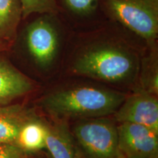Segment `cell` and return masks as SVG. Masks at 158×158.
Returning a JSON list of instances; mask_svg holds the SVG:
<instances>
[{"label": "cell", "mask_w": 158, "mask_h": 158, "mask_svg": "<svg viewBox=\"0 0 158 158\" xmlns=\"http://www.w3.org/2000/svg\"><path fill=\"white\" fill-rule=\"evenodd\" d=\"M0 158H28L27 153L13 143H0Z\"/></svg>", "instance_id": "15"}, {"label": "cell", "mask_w": 158, "mask_h": 158, "mask_svg": "<svg viewBox=\"0 0 158 158\" xmlns=\"http://www.w3.org/2000/svg\"><path fill=\"white\" fill-rule=\"evenodd\" d=\"M106 10L130 30L154 45L158 35V0H103Z\"/></svg>", "instance_id": "3"}, {"label": "cell", "mask_w": 158, "mask_h": 158, "mask_svg": "<svg viewBox=\"0 0 158 158\" xmlns=\"http://www.w3.org/2000/svg\"><path fill=\"white\" fill-rule=\"evenodd\" d=\"M47 127L35 117L23 124L18 135L15 145L26 153L34 152L46 147Z\"/></svg>", "instance_id": "11"}, {"label": "cell", "mask_w": 158, "mask_h": 158, "mask_svg": "<svg viewBox=\"0 0 158 158\" xmlns=\"http://www.w3.org/2000/svg\"><path fill=\"white\" fill-rule=\"evenodd\" d=\"M26 44L40 66L48 67L54 62L59 49V35L50 20L42 17L31 22L27 29Z\"/></svg>", "instance_id": "6"}, {"label": "cell", "mask_w": 158, "mask_h": 158, "mask_svg": "<svg viewBox=\"0 0 158 158\" xmlns=\"http://www.w3.org/2000/svg\"><path fill=\"white\" fill-rule=\"evenodd\" d=\"M22 7V19L34 13H55L57 12L56 0H20Z\"/></svg>", "instance_id": "13"}, {"label": "cell", "mask_w": 158, "mask_h": 158, "mask_svg": "<svg viewBox=\"0 0 158 158\" xmlns=\"http://www.w3.org/2000/svg\"><path fill=\"white\" fill-rule=\"evenodd\" d=\"M10 42H8V41L5 40L0 39V54L2 53L5 52L10 48L11 45Z\"/></svg>", "instance_id": "16"}, {"label": "cell", "mask_w": 158, "mask_h": 158, "mask_svg": "<svg viewBox=\"0 0 158 158\" xmlns=\"http://www.w3.org/2000/svg\"><path fill=\"white\" fill-rule=\"evenodd\" d=\"M100 0H62L65 7L74 14L87 15L95 10Z\"/></svg>", "instance_id": "14"}, {"label": "cell", "mask_w": 158, "mask_h": 158, "mask_svg": "<svg viewBox=\"0 0 158 158\" xmlns=\"http://www.w3.org/2000/svg\"><path fill=\"white\" fill-rule=\"evenodd\" d=\"M124 99L117 92L81 86L49 94L42 103L49 114L59 117L100 118L115 113Z\"/></svg>", "instance_id": "1"}, {"label": "cell", "mask_w": 158, "mask_h": 158, "mask_svg": "<svg viewBox=\"0 0 158 158\" xmlns=\"http://www.w3.org/2000/svg\"><path fill=\"white\" fill-rule=\"evenodd\" d=\"M83 158H122L118 147L117 127L106 118L78 123L73 130Z\"/></svg>", "instance_id": "4"}, {"label": "cell", "mask_w": 158, "mask_h": 158, "mask_svg": "<svg viewBox=\"0 0 158 158\" xmlns=\"http://www.w3.org/2000/svg\"><path fill=\"white\" fill-rule=\"evenodd\" d=\"M136 60L129 51L116 45H94L76 59L73 72L98 80L117 82L131 76Z\"/></svg>", "instance_id": "2"}, {"label": "cell", "mask_w": 158, "mask_h": 158, "mask_svg": "<svg viewBox=\"0 0 158 158\" xmlns=\"http://www.w3.org/2000/svg\"><path fill=\"white\" fill-rule=\"evenodd\" d=\"M47 127L45 145L52 158H79L74 139L63 124Z\"/></svg>", "instance_id": "10"}, {"label": "cell", "mask_w": 158, "mask_h": 158, "mask_svg": "<svg viewBox=\"0 0 158 158\" xmlns=\"http://www.w3.org/2000/svg\"><path fill=\"white\" fill-rule=\"evenodd\" d=\"M34 118L31 110L21 105L0 106V143L15 144L21 128Z\"/></svg>", "instance_id": "9"}, {"label": "cell", "mask_w": 158, "mask_h": 158, "mask_svg": "<svg viewBox=\"0 0 158 158\" xmlns=\"http://www.w3.org/2000/svg\"><path fill=\"white\" fill-rule=\"evenodd\" d=\"M21 19L20 0H0V39L12 43Z\"/></svg>", "instance_id": "12"}, {"label": "cell", "mask_w": 158, "mask_h": 158, "mask_svg": "<svg viewBox=\"0 0 158 158\" xmlns=\"http://www.w3.org/2000/svg\"><path fill=\"white\" fill-rule=\"evenodd\" d=\"M119 123L138 124L158 133V101L151 94L141 92L125 98L115 112Z\"/></svg>", "instance_id": "7"}, {"label": "cell", "mask_w": 158, "mask_h": 158, "mask_svg": "<svg viewBox=\"0 0 158 158\" xmlns=\"http://www.w3.org/2000/svg\"><path fill=\"white\" fill-rule=\"evenodd\" d=\"M33 84L8 60L0 56V106L29 93Z\"/></svg>", "instance_id": "8"}, {"label": "cell", "mask_w": 158, "mask_h": 158, "mask_svg": "<svg viewBox=\"0 0 158 158\" xmlns=\"http://www.w3.org/2000/svg\"><path fill=\"white\" fill-rule=\"evenodd\" d=\"M116 127L122 158H157L158 133L130 122H122Z\"/></svg>", "instance_id": "5"}]
</instances>
